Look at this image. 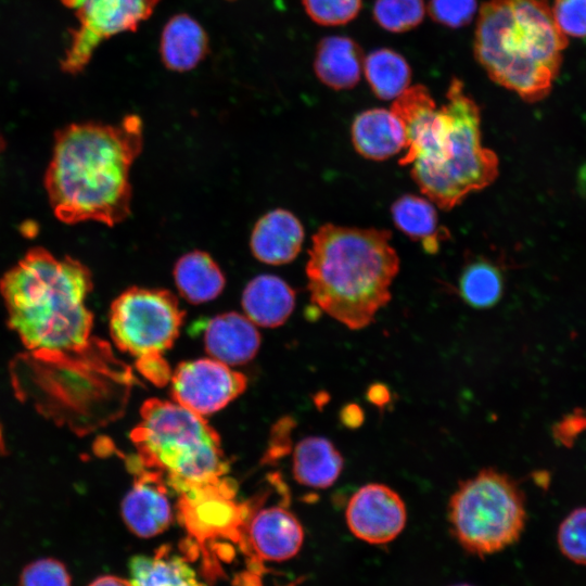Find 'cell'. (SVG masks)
<instances>
[{"label": "cell", "instance_id": "cell-1", "mask_svg": "<svg viewBox=\"0 0 586 586\" xmlns=\"http://www.w3.org/2000/svg\"><path fill=\"white\" fill-rule=\"evenodd\" d=\"M143 148L138 115L118 124L74 123L54 137L44 188L55 216L65 224L115 226L130 214V168Z\"/></svg>", "mask_w": 586, "mask_h": 586}, {"label": "cell", "instance_id": "cell-2", "mask_svg": "<svg viewBox=\"0 0 586 586\" xmlns=\"http://www.w3.org/2000/svg\"><path fill=\"white\" fill-rule=\"evenodd\" d=\"M92 286L87 266L42 247L29 250L0 279L10 328L27 348L53 355L90 346L93 315L86 301Z\"/></svg>", "mask_w": 586, "mask_h": 586}, {"label": "cell", "instance_id": "cell-3", "mask_svg": "<svg viewBox=\"0 0 586 586\" xmlns=\"http://www.w3.org/2000/svg\"><path fill=\"white\" fill-rule=\"evenodd\" d=\"M391 239L385 229L321 226L306 264L311 302L351 330L368 327L390 302L399 270Z\"/></svg>", "mask_w": 586, "mask_h": 586}, {"label": "cell", "instance_id": "cell-4", "mask_svg": "<svg viewBox=\"0 0 586 586\" xmlns=\"http://www.w3.org/2000/svg\"><path fill=\"white\" fill-rule=\"evenodd\" d=\"M568 44L547 0H487L477 11L476 61L495 84L527 103L550 93Z\"/></svg>", "mask_w": 586, "mask_h": 586}, {"label": "cell", "instance_id": "cell-5", "mask_svg": "<svg viewBox=\"0 0 586 586\" xmlns=\"http://www.w3.org/2000/svg\"><path fill=\"white\" fill-rule=\"evenodd\" d=\"M140 415L130 433L137 458L161 472L176 493L226 475L229 463L220 437L202 416L158 398L145 400Z\"/></svg>", "mask_w": 586, "mask_h": 586}, {"label": "cell", "instance_id": "cell-6", "mask_svg": "<svg viewBox=\"0 0 586 586\" xmlns=\"http://www.w3.org/2000/svg\"><path fill=\"white\" fill-rule=\"evenodd\" d=\"M447 517L453 536L467 552L493 555L519 540L526 522L524 495L511 476L485 468L459 483Z\"/></svg>", "mask_w": 586, "mask_h": 586}, {"label": "cell", "instance_id": "cell-7", "mask_svg": "<svg viewBox=\"0 0 586 586\" xmlns=\"http://www.w3.org/2000/svg\"><path fill=\"white\" fill-rule=\"evenodd\" d=\"M445 105L454 120L453 143L446 161L435 167L410 169L420 191L448 211L468 195L491 186L499 175L497 154L482 144L481 111L461 79L453 77Z\"/></svg>", "mask_w": 586, "mask_h": 586}, {"label": "cell", "instance_id": "cell-8", "mask_svg": "<svg viewBox=\"0 0 586 586\" xmlns=\"http://www.w3.org/2000/svg\"><path fill=\"white\" fill-rule=\"evenodd\" d=\"M186 311L168 290L131 286L110 308L114 344L135 357L169 349L179 335Z\"/></svg>", "mask_w": 586, "mask_h": 586}, {"label": "cell", "instance_id": "cell-9", "mask_svg": "<svg viewBox=\"0 0 586 586\" xmlns=\"http://www.w3.org/2000/svg\"><path fill=\"white\" fill-rule=\"evenodd\" d=\"M161 0H84L77 10L78 27L71 36L61 68L69 74L81 72L101 42L135 31L146 21Z\"/></svg>", "mask_w": 586, "mask_h": 586}, {"label": "cell", "instance_id": "cell-10", "mask_svg": "<svg viewBox=\"0 0 586 586\" xmlns=\"http://www.w3.org/2000/svg\"><path fill=\"white\" fill-rule=\"evenodd\" d=\"M177 494L178 518L192 536L199 540L242 537L247 505L235 501L237 484L232 479L224 475Z\"/></svg>", "mask_w": 586, "mask_h": 586}, {"label": "cell", "instance_id": "cell-11", "mask_svg": "<svg viewBox=\"0 0 586 586\" xmlns=\"http://www.w3.org/2000/svg\"><path fill=\"white\" fill-rule=\"evenodd\" d=\"M170 382L174 402L200 416L222 409L247 385L244 374L206 358L179 364Z\"/></svg>", "mask_w": 586, "mask_h": 586}, {"label": "cell", "instance_id": "cell-12", "mask_svg": "<svg viewBox=\"0 0 586 586\" xmlns=\"http://www.w3.org/2000/svg\"><path fill=\"white\" fill-rule=\"evenodd\" d=\"M346 524L358 539L371 545L394 540L405 528L407 510L397 492L381 483H369L349 498Z\"/></svg>", "mask_w": 586, "mask_h": 586}, {"label": "cell", "instance_id": "cell-13", "mask_svg": "<svg viewBox=\"0 0 586 586\" xmlns=\"http://www.w3.org/2000/svg\"><path fill=\"white\" fill-rule=\"evenodd\" d=\"M264 491L249 501L247 515L242 536L254 552L264 560L285 561L302 548L304 530L298 519L286 508L283 500L278 505L264 506Z\"/></svg>", "mask_w": 586, "mask_h": 586}, {"label": "cell", "instance_id": "cell-14", "mask_svg": "<svg viewBox=\"0 0 586 586\" xmlns=\"http://www.w3.org/2000/svg\"><path fill=\"white\" fill-rule=\"evenodd\" d=\"M128 462L135 482L122 501V517L136 536L151 538L166 531L174 520L168 485L161 472L143 467L137 457Z\"/></svg>", "mask_w": 586, "mask_h": 586}, {"label": "cell", "instance_id": "cell-15", "mask_svg": "<svg viewBox=\"0 0 586 586\" xmlns=\"http://www.w3.org/2000/svg\"><path fill=\"white\" fill-rule=\"evenodd\" d=\"M205 351L229 366L244 365L257 354L260 334L245 315L222 313L211 318L203 334Z\"/></svg>", "mask_w": 586, "mask_h": 586}, {"label": "cell", "instance_id": "cell-16", "mask_svg": "<svg viewBox=\"0 0 586 586\" xmlns=\"http://www.w3.org/2000/svg\"><path fill=\"white\" fill-rule=\"evenodd\" d=\"M305 232L302 222L291 212L272 209L255 224L250 246L252 254L267 265L291 263L300 254Z\"/></svg>", "mask_w": 586, "mask_h": 586}, {"label": "cell", "instance_id": "cell-17", "mask_svg": "<svg viewBox=\"0 0 586 586\" xmlns=\"http://www.w3.org/2000/svg\"><path fill=\"white\" fill-rule=\"evenodd\" d=\"M355 150L372 161L387 160L406 146L405 130L391 110L374 107L359 113L351 128Z\"/></svg>", "mask_w": 586, "mask_h": 586}, {"label": "cell", "instance_id": "cell-18", "mask_svg": "<svg viewBox=\"0 0 586 586\" xmlns=\"http://www.w3.org/2000/svg\"><path fill=\"white\" fill-rule=\"evenodd\" d=\"M364 61L362 50L353 38L328 36L316 48L314 72L324 86L348 90L359 82Z\"/></svg>", "mask_w": 586, "mask_h": 586}, {"label": "cell", "instance_id": "cell-19", "mask_svg": "<svg viewBox=\"0 0 586 586\" xmlns=\"http://www.w3.org/2000/svg\"><path fill=\"white\" fill-rule=\"evenodd\" d=\"M208 37L192 16L181 13L164 25L160 40V55L169 71L188 72L195 68L208 53Z\"/></svg>", "mask_w": 586, "mask_h": 586}, {"label": "cell", "instance_id": "cell-20", "mask_svg": "<svg viewBox=\"0 0 586 586\" xmlns=\"http://www.w3.org/2000/svg\"><path fill=\"white\" fill-rule=\"evenodd\" d=\"M242 308L255 324L276 328L283 324L295 307L294 290L280 277L259 275L253 278L242 293Z\"/></svg>", "mask_w": 586, "mask_h": 586}, {"label": "cell", "instance_id": "cell-21", "mask_svg": "<svg viewBox=\"0 0 586 586\" xmlns=\"http://www.w3.org/2000/svg\"><path fill=\"white\" fill-rule=\"evenodd\" d=\"M344 459L331 441L321 436H307L294 448L292 472L302 485L327 488L340 476Z\"/></svg>", "mask_w": 586, "mask_h": 586}, {"label": "cell", "instance_id": "cell-22", "mask_svg": "<svg viewBox=\"0 0 586 586\" xmlns=\"http://www.w3.org/2000/svg\"><path fill=\"white\" fill-rule=\"evenodd\" d=\"M128 570L133 586H206L188 561L168 546L153 555L133 556Z\"/></svg>", "mask_w": 586, "mask_h": 586}, {"label": "cell", "instance_id": "cell-23", "mask_svg": "<svg viewBox=\"0 0 586 586\" xmlns=\"http://www.w3.org/2000/svg\"><path fill=\"white\" fill-rule=\"evenodd\" d=\"M174 280L180 295L195 305L219 296L226 284L218 264L203 251L182 255L175 264Z\"/></svg>", "mask_w": 586, "mask_h": 586}, {"label": "cell", "instance_id": "cell-24", "mask_svg": "<svg viewBox=\"0 0 586 586\" xmlns=\"http://www.w3.org/2000/svg\"><path fill=\"white\" fill-rule=\"evenodd\" d=\"M391 214L395 226L420 242L428 253L438 252L441 241L449 237L448 231L440 228L436 208L429 199L404 194L394 201Z\"/></svg>", "mask_w": 586, "mask_h": 586}, {"label": "cell", "instance_id": "cell-25", "mask_svg": "<svg viewBox=\"0 0 586 586\" xmlns=\"http://www.w3.org/2000/svg\"><path fill=\"white\" fill-rule=\"evenodd\" d=\"M364 74L372 92L381 100H394L409 86L411 67L397 51L380 48L364 61Z\"/></svg>", "mask_w": 586, "mask_h": 586}, {"label": "cell", "instance_id": "cell-26", "mask_svg": "<svg viewBox=\"0 0 586 586\" xmlns=\"http://www.w3.org/2000/svg\"><path fill=\"white\" fill-rule=\"evenodd\" d=\"M459 292L469 305L488 308L502 296V275L491 260L477 258L463 268L459 279Z\"/></svg>", "mask_w": 586, "mask_h": 586}, {"label": "cell", "instance_id": "cell-27", "mask_svg": "<svg viewBox=\"0 0 586 586\" xmlns=\"http://www.w3.org/2000/svg\"><path fill=\"white\" fill-rule=\"evenodd\" d=\"M426 11L424 0H375L374 22L383 29L402 34L418 27Z\"/></svg>", "mask_w": 586, "mask_h": 586}, {"label": "cell", "instance_id": "cell-28", "mask_svg": "<svg viewBox=\"0 0 586 586\" xmlns=\"http://www.w3.org/2000/svg\"><path fill=\"white\" fill-rule=\"evenodd\" d=\"M557 542L568 559L586 565V507L574 509L563 519L558 528Z\"/></svg>", "mask_w": 586, "mask_h": 586}, {"label": "cell", "instance_id": "cell-29", "mask_svg": "<svg viewBox=\"0 0 586 586\" xmlns=\"http://www.w3.org/2000/svg\"><path fill=\"white\" fill-rule=\"evenodd\" d=\"M309 18L321 26H341L355 20L362 0H302Z\"/></svg>", "mask_w": 586, "mask_h": 586}, {"label": "cell", "instance_id": "cell-30", "mask_svg": "<svg viewBox=\"0 0 586 586\" xmlns=\"http://www.w3.org/2000/svg\"><path fill=\"white\" fill-rule=\"evenodd\" d=\"M18 586H72V578L64 563L53 558H41L23 569Z\"/></svg>", "mask_w": 586, "mask_h": 586}, {"label": "cell", "instance_id": "cell-31", "mask_svg": "<svg viewBox=\"0 0 586 586\" xmlns=\"http://www.w3.org/2000/svg\"><path fill=\"white\" fill-rule=\"evenodd\" d=\"M426 10L435 23L461 28L472 22L479 8L477 0H430Z\"/></svg>", "mask_w": 586, "mask_h": 586}, {"label": "cell", "instance_id": "cell-32", "mask_svg": "<svg viewBox=\"0 0 586 586\" xmlns=\"http://www.w3.org/2000/svg\"><path fill=\"white\" fill-rule=\"evenodd\" d=\"M551 12L566 37H586V0H555Z\"/></svg>", "mask_w": 586, "mask_h": 586}, {"label": "cell", "instance_id": "cell-33", "mask_svg": "<svg viewBox=\"0 0 586 586\" xmlns=\"http://www.w3.org/2000/svg\"><path fill=\"white\" fill-rule=\"evenodd\" d=\"M136 368L149 382L156 386L166 385L171 379V369L161 353L137 357Z\"/></svg>", "mask_w": 586, "mask_h": 586}, {"label": "cell", "instance_id": "cell-34", "mask_svg": "<svg viewBox=\"0 0 586 586\" xmlns=\"http://www.w3.org/2000/svg\"><path fill=\"white\" fill-rule=\"evenodd\" d=\"M586 430V411L576 410L565 416L553 429L555 438L564 446L571 445L574 440Z\"/></svg>", "mask_w": 586, "mask_h": 586}, {"label": "cell", "instance_id": "cell-35", "mask_svg": "<svg viewBox=\"0 0 586 586\" xmlns=\"http://www.w3.org/2000/svg\"><path fill=\"white\" fill-rule=\"evenodd\" d=\"M292 426L293 421L289 418L280 420L276 425L267 454V460L269 462L282 457L290 449V432Z\"/></svg>", "mask_w": 586, "mask_h": 586}, {"label": "cell", "instance_id": "cell-36", "mask_svg": "<svg viewBox=\"0 0 586 586\" xmlns=\"http://www.w3.org/2000/svg\"><path fill=\"white\" fill-rule=\"evenodd\" d=\"M341 420L348 428L359 426L364 421V412L355 404L347 405L341 411Z\"/></svg>", "mask_w": 586, "mask_h": 586}, {"label": "cell", "instance_id": "cell-37", "mask_svg": "<svg viewBox=\"0 0 586 586\" xmlns=\"http://www.w3.org/2000/svg\"><path fill=\"white\" fill-rule=\"evenodd\" d=\"M367 396L370 403L381 407L390 400V391L384 384L375 383L370 385Z\"/></svg>", "mask_w": 586, "mask_h": 586}, {"label": "cell", "instance_id": "cell-38", "mask_svg": "<svg viewBox=\"0 0 586 586\" xmlns=\"http://www.w3.org/2000/svg\"><path fill=\"white\" fill-rule=\"evenodd\" d=\"M89 586H133L130 581L114 576L102 575L93 579Z\"/></svg>", "mask_w": 586, "mask_h": 586}, {"label": "cell", "instance_id": "cell-39", "mask_svg": "<svg viewBox=\"0 0 586 586\" xmlns=\"http://www.w3.org/2000/svg\"><path fill=\"white\" fill-rule=\"evenodd\" d=\"M576 188L581 198L586 200V163H584L577 171Z\"/></svg>", "mask_w": 586, "mask_h": 586}, {"label": "cell", "instance_id": "cell-40", "mask_svg": "<svg viewBox=\"0 0 586 586\" xmlns=\"http://www.w3.org/2000/svg\"><path fill=\"white\" fill-rule=\"evenodd\" d=\"M66 5L77 9L84 0H62Z\"/></svg>", "mask_w": 586, "mask_h": 586}, {"label": "cell", "instance_id": "cell-41", "mask_svg": "<svg viewBox=\"0 0 586 586\" xmlns=\"http://www.w3.org/2000/svg\"><path fill=\"white\" fill-rule=\"evenodd\" d=\"M454 586H472V585H469V584H458V585H454Z\"/></svg>", "mask_w": 586, "mask_h": 586}]
</instances>
